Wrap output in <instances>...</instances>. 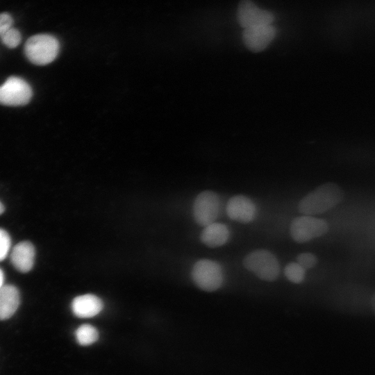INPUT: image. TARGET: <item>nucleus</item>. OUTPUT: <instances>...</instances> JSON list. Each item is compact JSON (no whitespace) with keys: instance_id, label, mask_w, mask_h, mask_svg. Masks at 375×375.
Segmentation results:
<instances>
[{"instance_id":"obj_1","label":"nucleus","mask_w":375,"mask_h":375,"mask_svg":"<svg viewBox=\"0 0 375 375\" xmlns=\"http://www.w3.org/2000/svg\"><path fill=\"white\" fill-rule=\"evenodd\" d=\"M342 199L341 188L334 183H326L304 196L298 203V210L302 215L314 216L332 209Z\"/></svg>"},{"instance_id":"obj_2","label":"nucleus","mask_w":375,"mask_h":375,"mask_svg":"<svg viewBox=\"0 0 375 375\" xmlns=\"http://www.w3.org/2000/svg\"><path fill=\"white\" fill-rule=\"evenodd\" d=\"M243 266L258 278L268 282L276 281L280 274V263L276 256L264 249L248 253L242 260Z\"/></svg>"},{"instance_id":"obj_3","label":"nucleus","mask_w":375,"mask_h":375,"mask_svg":"<svg viewBox=\"0 0 375 375\" xmlns=\"http://www.w3.org/2000/svg\"><path fill=\"white\" fill-rule=\"evenodd\" d=\"M191 278L200 290L211 292L222 287L224 283V272L222 266L217 261L201 258L194 263Z\"/></svg>"},{"instance_id":"obj_4","label":"nucleus","mask_w":375,"mask_h":375,"mask_svg":"<svg viewBox=\"0 0 375 375\" xmlns=\"http://www.w3.org/2000/svg\"><path fill=\"white\" fill-rule=\"evenodd\" d=\"M59 49L58 40L48 34H38L29 38L24 47L27 58L38 65H45L53 61Z\"/></svg>"},{"instance_id":"obj_5","label":"nucleus","mask_w":375,"mask_h":375,"mask_svg":"<svg viewBox=\"0 0 375 375\" xmlns=\"http://www.w3.org/2000/svg\"><path fill=\"white\" fill-rule=\"evenodd\" d=\"M328 231V225L326 220L306 215L294 218L290 226L292 239L299 244L319 238Z\"/></svg>"},{"instance_id":"obj_6","label":"nucleus","mask_w":375,"mask_h":375,"mask_svg":"<svg viewBox=\"0 0 375 375\" xmlns=\"http://www.w3.org/2000/svg\"><path fill=\"white\" fill-rule=\"evenodd\" d=\"M220 210V199L212 190H203L195 197L192 204L194 222L205 227L215 222Z\"/></svg>"},{"instance_id":"obj_7","label":"nucleus","mask_w":375,"mask_h":375,"mask_svg":"<svg viewBox=\"0 0 375 375\" xmlns=\"http://www.w3.org/2000/svg\"><path fill=\"white\" fill-rule=\"evenodd\" d=\"M32 94V89L26 81L11 76L0 86V103L12 106L25 105L30 101Z\"/></svg>"},{"instance_id":"obj_8","label":"nucleus","mask_w":375,"mask_h":375,"mask_svg":"<svg viewBox=\"0 0 375 375\" xmlns=\"http://www.w3.org/2000/svg\"><path fill=\"white\" fill-rule=\"evenodd\" d=\"M237 18L240 25L244 28L268 25L274 21V15L266 10L258 8L250 0L240 1L237 9Z\"/></svg>"},{"instance_id":"obj_9","label":"nucleus","mask_w":375,"mask_h":375,"mask_svg":"<svg viewBox=\"0 0 375 375\" xmlns=\"http://www.w3.org/2000/svg\"><path fill=\"white\" fill-rule=\"evenodd\" d=\"M226 212L230 219L242 224H248L255 219L257 208L249 197L237 194L228 200Z\"/></svg>"},{"instance_id":"obj_10","label":"nucleus","mask_w":375,"mask_h":375,"mask_svg":"<svg viewBox=\"0 0 375 375\" xmlns=\"http://www.w3.org/2000/svg\"><path fill=\"white\" fill-rule=\"evenodd\" d=\"M276 36V28L271 24L244 28L242 40L247 49L257 53L264 50Z\"/></svg>"},{"instance_id":"obj_11","label":"nucleus","mask_w":375,"mask_h":375,"mask_svg":"<svg viewBox=\"0 0 375 375\" xmlns=\"http://www.w3.org/2000/svg\"><path fill=\"white\" fill-rule=\"evenodd\" d=\"M231 237L228 226L222 222H213L205 227L200 233V240L209 248H218L227 243Z\"/></svg>"},{"instance_id":"obj_12","label":"nucleus","mask_w":375,"mask_h":375,"mask_svg":"<svg viewBox=\"0 0 375 375\" xmlns=\"http://www.w3.org/2000/svg\"><path fill=\"white\" fill-rule=\"evenodd\" d=\"M101 299L92 294H86L75 297L71 304L74 315L80 318H90L97 315L103 309Z\"/></svg>"},{"instance_id":"obj_13","label":"nucleus","mask_w":375,"mask_h":375,"mask_svg":"<svg viewBox=\"0 0 375 375\" xmlns=\"http://www.w3.org/2000/svg\"><path fill=\"white\" fill-rule=\"evenodd\" d=\"M35 255L33 245L29 242L24 241L13 247L10 253V260L19 272L26 273L33 268Z\"/></svg>"},{"instance_id":"obj_14","label":"nucleus","mask_w":375,"mask_h":375,"mask_svg":"<svg viewBox=\"0 0 375 375\" xmlns=\"http://www.w3.org/2000/svg\"><path fill=\"white\" fill-rule=\"evenodd\" d=\"M20 303L17 288L12 285H4L0 289V320L12 317Z\"/></svg>"},{"instance_id":"obj_15","label":"nucleus","mask_w":375,"mask_h":375,"mask_svg":"<svg viewBox=\"0 0 375 375\" xmlns=\"http://www.w3.org/2000/svg\"><path fill=\"white\" fill-rule=\"evenodd\" d=\"M75 337L80 345L88 346L97 342L99 338V332L90 324H83L76 330Z\"/></svg>"},{"instance_id":"obj_16","label":"nucleus","mask_w":375,"mask_h":375,"mask_svg":"<svg viewBox=\"0 0 375 375\" xmlns=\"http://www.w3.org/2000/svg\"><path fill=\"white\" fill-rule=\"evenodd\" d=\"M306 269L297 262L288 263L284 268V275L293 283H300L305 278Z\"/></svg>"},{"instance_id":"obj_17","label":"nucleus","mask_w":375,"mask_h":375,"mask_svg":"<svg viewBox=\"0 0 375 375\" xmlns=\"http://www.w3.org/2000/svg\"><path fill=\"white\" fill-rule=\"evenodd\" d=\"M2 42L9 48H15L21 42V34L19 31L14 28H11L0 37Z\"/></svg>"},{"instance_id":"obj_18","label":"nucleus","mask_w":375,"mask_h":375,"mask_svg":"<svg viewBox=\"0 0 375 375\" xmlns=\"http://www.w3.org/2000/svg\"><path fill=\"white\" fill-rule=\"evenodd\" d=\"M297 262L306 270L315 266L317 262V258L312 253L304 252L297 255Z\"/></svg>"},{"instance_id":"obj_19","label":"nucleus","mask_w":375,"mask_h":375,"mask_svg":"<svg viewBox=\"0 0 375 375\" xmlns=\"http://www.w3.org/2000/svg\"><path fill=\"white\" fill-rule=\"evenodd\" d=\"M11 244L9 234L0 228V261L4 260L8 254Z\"/></svg>"},{"instance_id":"obj_20","label":"nucleus","mask_w":375,"mask_h":375,"mask_svg":"<svg viewBox=\"0 0 375 375\" xmlns=\"http://www.w3.org/2000/svg\"><path fill=\"white\" fill-rule=\"evenodd\" d=\"M13 23L12 17L6 12L0 14V37L10 29Z\"/></svg>"},{"instance_id":"obj_21","label":"nucleus","mask_w":375,"mask_h":375,"mask_svg":"<svg viewBox=\"0 0 375 375\" xmlns=\"http://www.w3.org/2000/svg\"><path fill=\"white\" fill-rule=\"evenodd\" d=\"M370 303H371L372 308L375 313V293L373 294V296L371 298Z\"/></svg>"},{"instance_id":"obj_22","label":"nucleus","mask_w":375,"mask_h":375,"mask_svg":"<svg viewBox=\"0 0 375 375\" xmlns=\"http://www.w3.org/2000/svg\"><path fill=\"white\" fill-rule=\"evenodd\" d=\"M3 280H4V276L2 270L0 269V289L3 285Z\"/></svg>"},{"instance_id":"obj_23","label":"nucleus","mask_w":375,"mask_h":375,"mask_svg":"<svg viewBox=\"0 0 375 375\" xmlns=\"http://www.w3.org/2000/svg\"><path fill=\"white\" fill-rule=\"evenodd\" d=\"M4 211L3 205L0 202V215H1Z\"/></svg>"}]
</instances>
